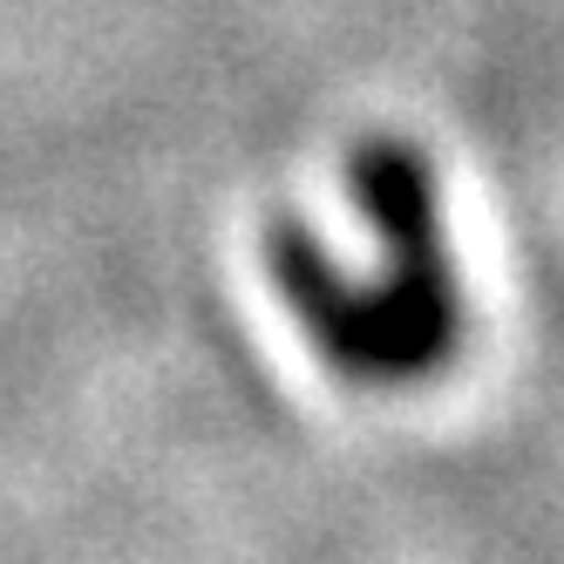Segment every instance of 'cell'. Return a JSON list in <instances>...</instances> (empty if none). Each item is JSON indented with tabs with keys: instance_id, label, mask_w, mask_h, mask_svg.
<instances>
[{
	"instance_id": "obj_1",
	"label": "cell",
	"mask_w": 564,
	"mask_h": 564,
	"mask_svg": "<svg viewBox=\"0 0 564 564\" xmlns=\"http://www.w3.org/2000/svg\"><path fill=\"white\" fill-rule=\"evenodd\" d=\"M347 191L375 231V272H347L300 218L265 225V272L347 381H429L463 340V286L442 238L435 171L415 143L368 137L347 156Z\"/></svg>"
}]
</instances>
